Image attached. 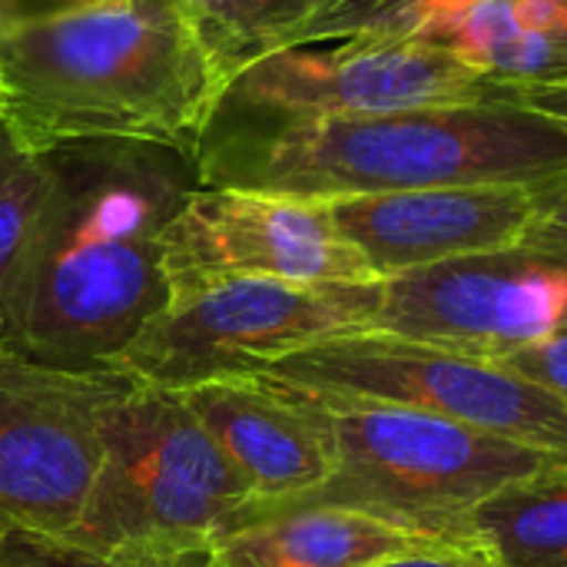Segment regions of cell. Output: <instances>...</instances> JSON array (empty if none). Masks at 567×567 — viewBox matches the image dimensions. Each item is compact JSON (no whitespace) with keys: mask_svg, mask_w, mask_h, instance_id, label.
Listing matches in <instances>:
<instances>
[{"mask_svg":"<svg viewBox=\"0 0 567 567\" xmlns=\"http://www.w3.org/2000/svg\"><path fill=\"white\" fill-rule=\"evenodd\" d=\"M43 163L47 196L0 282V349L110 369L169 302L163 239L199 186L196 150L73 140Z\"/></svg>","mask_w":567,"mask_h":567,"instance_id":"cell-1","label":"cell"},{"mask_svg":"<svg viewBox=\"0 0 567 567\" xmlns=\"http://www.w3.org/2000/svg\"><path fill=\"white\" fill-rule=\"evenodd\" d=\"M199 186L339 199L567 176V130L505 96L389 113H276L216 103L196 140Z\"/></svg>","mask_w":567,"mask_h":567,"instance_id":"cell-2","label":"cell"},{"mask_svg":"<svg viewBox=\"0 0 567 567\" xmlns=\"http://www.w3.org/2000/svg\"><path fill=\"white\" fill-rule=\"evenodd\" d=\"M219 96L176 0H83L0 33V120L33 153L73 140L196 150Z\"/></svg>","mask_w":567,"mask_h":567,"instance_id":"cell-3","label":"cell"},{"mask_svg":"<svg viewBox=\"0 0 567 567\" xmlns=\"http://www.w3.org/2000/svg\"><path fill=\"white\" fill-rule=\"evenodd\" d=\"M246 508V482L183 395L133 382L106 412L93 492L53 545L100 561L203 565Z\"/></svg>","mask_w":567,"mask_h":567,"instance_id":"cell-4","label":"cell"},{"mask_svg":"<svg viewBox=\"0 0 567 567\" xmlns=\"http://www.w3.org/2000/svg\"><path fill=\"white\" fill-rule=\"evenodd\" d=\"M259 382L302 402L322 425L332 449V475L279 512L342 505L422 532L472 538L468 515L478 502L518 478L567 462L555 452L422 409L332 395L269 379Z\"/></svg>","mask_w":567,"mask_h":567,"instance_id":"cell-5","label":"cell"},{"mask_svg":"<svg viewBox=\"0 0 567 567\" xmlns=\"http://www.w3.org/2000/svg\"><path fill=\"white\" fill-rule=\"evenodd\" d=\"M382 279L289 282L229 276L169 296L166 309L110 365L136 385L186 392L252 375L306 346L372 332Z\"/></svg>","mask_w":567,"mask_h":567,"instance_id":"cell-6","label":"cell"},{"mask_svg":"<svg viewBox=\"0 0 567 567\" xmlns=\"http://www.w3.org/2000/svg\"><path fill=\"white\" fill-rule=\"evenodd\" d=\"M252 375L422 409L567 458L565 399L482 355L385 332H355L289 352Z\"/></svg>","mask_w":567,"mask_h":567,"instance_id":"cell-7","label":"cell"},{"mask_svg":"<svg viewBox=\"0 0 567 567\" xmlns=\"http://www.w3.org/2000/svg\"><path fill=\"white\" fill-rule=\"evenodd\" d=\"M133 385L113 369H56L0 349V535L60 542L80 518L110 405Z\"/></svg>","mask_w":567,"mask_h":567,"instance_id":"cell-8","label":"cell"},{"mask_svg":"<svg viewBox=\"0 0 567 567\" xmlns=\"http://www.w3.org/2000/svg\"><path fill=\"white\" fill-rule=\"evenodd\" d=\"M567 329V256L518 243L382 279L372 332L502 359Z\"/></svg>","mask_w":567,"mask_h":567,"instance_id":"cell-9","label":"cell"},{"mask_svg":"<svg viewBox=\"0 0 567 567\" xmlns=\"http://www.w3.org/2000/svg\"><path fill=\"white\" fill-rule=\"evenodd\" d=\"M495 83L425 37H342L272 50L216 103L276 113H389L492 96Z\"/></svg>","mask_w":567,"mask_h":567,"instance_id":"cell-10","label":"cell"},{"mask_svg":"<svg viewBox=\"0 0 567 567\" xmlns=\"http://www.w3.org/2000/svg\"><path fill=\"white\" fill-rule=\"evenodd\" d=\"M169 296L229 276L289 282H372L322 199L196 186L163 239Z\"/></svg>","mask_w":567,"mask_h":567,"instance_id":"cell-11","label":"cell"},{"mask_svg":"<svg viewBox=\"0 0 567 567\" xmlns=\"http://www.w3.org/2000/svg\"><path fill=\"white\" fill-rule=\"evenodd\" d=\"M538 186L468 183L322 199L379 279L525 243Z\"/></svg>","mask_w":567,"mask_h":567,"instance_id":"cell-12","label":"cell"},{"mask_svg":"<svg viewBox=\"0 0 567 567\" xmlns=\"http://www.w3.org/2000/svg\"><path fill=\"white\" fill-rule=\"evenodd\" d=\"M249 488L239 525L286 508L332 475V449L316 415L252 375L179 392Z\"/></svg>","mask_w":567,"mask_h":567,"instance_id":"cell-13","label":"cell"},{"mask_svg":"<svg viewBox=\"0 0 567 567\" xmlns=\"http://www.w3.org/2000/svg\"><path fill=\"white\" fill-rule=\"evenodd\" d=\"M465 542L472 538L422 532L359 508L309 505L236 525L209 548L203 567H372Z\"/></svg>","mask_w":567,"mask_h":567,"instance_id":"cell-14","label":"cell"},{"mask_svg":"<svg viewBox=\"0 0 567 567\" xmlns=\"http://www.w3.org/2000/svg\"><path fill=\"white\" fill-rule=\"evenodd\" d=\"M422 37L495 86L567 83V0H488Z\"/></svg>","mask_w":567,"mask_h":567,"instance_id":"cell-15","label":"cell"},{"mask_svg":"<svg viewBox=\"0 0 567 567\" xmlns=\"http://www.w3.org/2000/svg\"><path fill=\"white\" fill-rule=\"evenodd\" d=\"M468 535L502 567H567V462L478 502Z\"/></svg>","mask_w":567,"mask_h":567,"instance_id":"cell-16","label":"cell"},{"mask_svg":"<svg viewBox=\"0 0 567 567\" xmlns=\"http://www.w3.org/2000/svg\"><path fill=\"white\" fill-rule=\"evenodd\" d=\"M213 60L223 90L252 60L282 50L326 0H176Z\"/></svg>","mask_w":567,"mask_h":567,"instance_id":"cell-17","label":"cell"},{"mask_svg":"<svg viewBox=\"0 0 567 567\" xmlns=\"http://www.w3.org/2000/svg\"><path fill=\"white\" fill-rule=\"evenodd\" d=\"M482 3L488 0H326L289 47L342 37H422L429 27Z\"/></svg>","mask_w":567,"mask_h":567,"instance_id":"cell-18","label":"cell"},{"mask_svg":"<svg viewBox=\"0 0 567 567\" xmlns=\"http://www.w3.org/2000/svg\"><path fill=\"white\" fill-rule=\"evenodd\" d=\"M43 153L27 150L0 120V282L47 196Z\"/></svg>","mask_w":567,"mask_h":567,"instance_id":"cell-19","label":"cell"},{"mask_svg":"<svg viewBox=\"0 0 567 567\" xmlns=\"http://www.w3.org/2000/svg\"><path fill=\"white\" fill-rule=\"evenodd\" d=\"M492 362L551 389L567 402V329L535 342V346H525L518 352H508L502 359H492Z\"/></svg>","mask_w":567,"mask_h":567,"instance_id":"cell-20","label":"cell"},{"mask_svg":"<svg viewBox=\"0 0 567 567\" xmlns=\"http://www.w3.org/2000/svg\"><path fill=\"white\" fill-rule=\"evenodd\" d=\"M0 567H203V565H133V561H100L60 545L30 542L20 535H7L0 545Z\"/></svg>","mask_w":567,"mask_h":567,"instance_id":"cell-21","label":"cell"},{"mask_svg":"<svg viewBox=\"0 0 567 567\" xmlns=\"http://www.w3.org/2000/svg\"><path fill=\"white\" fill-rule=\"evenodd\" d=\"M525 243L567 256V176L538 186L535 219H532Z\"/></svg>","mask_w":567,"mask_h":567,"instance_id":"cell-22","label":"cell"},{"mask_svg":"<svg viewBox=\"0 0 567 567\" xmlns=\"http://www.w3.org/2000/svg\"><path fill=\"white\" fill-rule=\"evenodd\" d=\"M372 567H502L478 542H465V545H452V548H439V551H419V555H402V558H389L382 565Z\"/></svg>","mask_w":567,"mask_h":567,"instance_id":"cell-23","label":"cell"},{"mask_svg":"<svg viewBox=\"0 0 567 567\" xmlns=\"http://www.w3.org/2000/svg\"><path fill=\"white\" fill-rule=\"evenodd\" d=\"M505 96L551 116L558 126L567 130V83H532V86H498Z\"/></svg>","mask_w":567,"mask_h":567,"instance_id":"cell-24","label":"cell"},{"mask_svg":"<svg viewBox=\"0 0 567 567\" xmlns=\"http://www.w3.org/2000/svg\"><path fill=\"white\" fill-rule=\"evenodd\" d=\"M76 3H83V0H0V33L17 27V23L40 20V17L60 13L66 7H76Z\"/></svg>","mask_w":567,"mask_h":567,"instance_id":"cell-25","label":"cell"},{"mask_svg":"<svg viewBox=\"0 0 567 567\" xmlns=\"http://www.w3.org/2000/svg\"><path fill=\"white\" fill-rule=\"evenodd\" d=\"M0 545H3V535H0Z\"/></svg>","mask_w":567,"mask_h":567,"instance_id":"cell-26","label":"cell"}]
</instances>
